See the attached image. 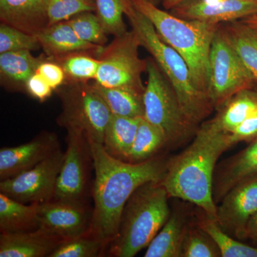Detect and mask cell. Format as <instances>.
<instances>
[{"instance_id": "2e32d148", "label": "cell", "mask_w": 257, "mask_h": 257, "mask_svg": "<svg viewBox=\"0 0 257 257\" xmlns=\"http://www.w3.org/2000/svg\"><path fill=\"white\" fill-rule=\"evenodd\" d=\"M62 241L40 228L1 233L0 257H49Z\"/></svg>"}, {"instance_id": "60d3db41", "label": "cell", "mask_w": 257, "mask_h": 257, "mask_svg": "<svg viewBox=\"0 0 257 257\" xmlns=\"http://www.w3.org/2000/svg\"><path fill=\"white\" fill-rule=\"evenodd\" d=\"M243 20V21H244L245 23L248 24V25H249L250 26H251V28L253 29V30H254L257 35V22L254 21V20H251V19L248 18L243 19V20Z\"/></svg>"}, {"instance_id": "6da1fadb", "label": "cell", "mask_w": 257, "mask_h": 257, "mask_svg": "<svg viewBox=\"0 0 257 257\" xmlns=\"http://www.w3.org/2000/svg\"><path fill=\"white\" fill-rule=\"evenodd\" d=\"M88 142L95 171L94 207L88 234L106 245L117 236L123 211L134 192L147 182L162 181L167 169L152 159L137 163L119 160L102 144Z\"/></svg>"}, {"instance_id": "ab89813d", "label": "cell", "mask_w": 257, "mask_h": 257, "mask_svg": "<svg viewBox=\"0 0 257 257\" xmlns=\"http://www.w3.org/2000/svg\"><path fill=\"white\" fill-rule=\"evenodd\" d=\"M186 0H162V5L167 10H172Z\"/></svg>"}, {"instance_id": "4316f807", "label": "cell", "mask_w": 257, "mask_h": 257, "mask_svg": "<svg viewBox=\"0 0 257 257\" xmlns=\"http://www.w3.org/2000/svg\"><path fill=\"white\" fill-rule=\"evenodd\" d=\"M166 143L167 140L162 132L143 117L126 162L137 163L150 160Z\"/></svg>"}, {"instance_id": "836d02e7", "label": "cell", "mask_w": 257, "mask_h": 257, "mask_svg": "<svg viewBox=\"0 0 257 257\" xmlns=\"http://www.w3.org/2000/svg\"><path fill=\"white\" fill-rule=\"evenodd\" d=\"M37 35H30L7 24L0 25V54L15 51L40 50Z\"/></svg>"}, {"instance_id": "9a60e30c", "label": "cell", "mask_w": 257, "mask_h": 257, "mask_svg": "<svg viewBox=\"0 0 257 257\" xmlns=\"http://www.w3.org/2000/svg\"><path fill=\"white\" fill-rule=\"evenodd\" d=\"M57 136L46 133L18 146L0 150V179L12 178L26 172L50 157L60 148Z\"/></svg>"}, {"instance_id": "4dcf8cb0", "label": "cell", "mask_w": 257, "mask_h": 257, "mask_svg": "<svg viewBox=\"0 0 257 257\" xmlns=\"http://www.w3.org/2000/svg\"><path fill=\"white\" fill-rule=\"evenodd\" d=\"M95 13L100 20L106 33L115 37L121 36L126 32L123 16L126 0H94Z\"/></svg>"}, {"instance_id": "52a82bcc", "label": "cell", "mask_w": 257, "mask_h": 257, "mask_svg": "<svg viewBox=\"0 0 257 257\" xmlns=\"http://www.w3.org/2000/svg\"><path fill=\"white\" fill-rule=\"evenodd\" d=\"M60 93L62 112L59 124L67 130L80 132L89 141L103 144L112 114L93 84L70 82Z\"/></svg>"}, {"instance_id": "f35d334b", "label": "cell", "mask_w": 257, "mask_h": 257, "mask_svg": "<svg viewBox=\"0 0 257 257\" xmlns=\"http://www.w3.org/2000/svg\"><path fill=\"white\" fill-rule=\"evenodd\" d=\"M245 239H248L257 247V211L248 220L245 229Z\"/></svg>"}, {"instance_id": "7c38bea8", "label": "cell", "mask_w": 257, "mask_h": 257, "mask_svg": "<svg viewBox=\"0 0 257 257\" xmlns=\"http://www.w3.org/2000/svg\"><path fill=\"white\" fill-rule=\"evenodd\" d=\"M92 212L84 202L48 201L38 204V228L66 241L87 234Z\"/></svg>"}, {"instance_id": "1f68e13d", "label": "cell", "mask_w": 257, "mask_h": 257, "mask_svg": "<svg viewBox=\"0 0 257 257\" xmlns=\"http://www.w3.org/2000/svg\"><path fill=\"white\" fill-rule=\"evenodd\" d=\"M104 246L100 240L87 233L62 241L49 257H96L99 256Z\"/></svg>"}, {"instance_id": "d590c367", "label": "cell", "mask_w": 257, "mask_h": 257, "mask_svg": "<svg viewBox=\"0 0 257 257\" xmlns=\"http://www.w3.org/2000/svg\"><path fill=\"white\" fill-rule=\"evenodd\" d=\"M257 138V110L229 133L231 146L240 142H251Z\"/></svg>"}, {"instance_id": "74e56055", "label": "cell", "mask_w": 257, "mask_h": 257, "mask_svg": "<svg viewBox=\"0 0 257 257\" xmlns=\"http://www.w3.org/2000/svg\"><path fill=\"white\" fill-rule=\"evenodd\" d=\"M25 88L32 97L41 101L48 99L54 90L47 81L37 72L29 78Z\"/></svg>"}, {"instance_id": "f1b7e54d", "label": "cell", "mask_w": 257, "mask_h": 257, "mask_svg": "<svg viewBox=\"0 0 257 257\" xmlns=\"http://www.w3.org/2000/svg\"><path fill=\"white\" fill-rule=\"evenodd\" d=\"M204 230L216 243L222 257H257V247L240 242L230 236L216 221L209 219L202 221Z\"/></svg>"}, {"instance_id": "5bb4252c", "label": "cell", "mask_w": 257, "mask_h": 257, "mask_svg": "<svg viewBox=\"0 0 257 257\" xmlns=\"http://www.w3.org/2000/svg\"><path fill=\"white\" fill-rule=\"evenodd\" d=\"M171 10L179 18L219 25L257 16V0H186Z\"/></svg>"}, {"instance_id": "44dd1931", "label": "cell", "mask_w": 257, "mask_h": 257, "mask_svg": "<svg viewBox=\"0 0 257 257\" xmlns=\"http://www.w3.org/2000/svg\"><path fill=\"white\" fill-rule=\"evenodd\" d=\"M38 204L20 202L0 192L1 233L20 232L37 229Z\"/></svg>"}, {"instance_id": "603a6c76", "label": "cell", "mask_w": 257, "mask_h": 257, "mask_svg": "<svg viewBox=\"0 0 257 257\" xmlns=\"http://www.w3.org/2000/svg\"><path fill=\"white\" fill-rule=\"evenodd\" d=\"M230 45L234 48L257 82V35L248 24L232 22L221 29Z\"/></svg>"}, {"instance_id": "cb8c5ba5", "label": "cell", "mask_w": 257, "mask_h": 257, "mask_svg": "<svg viewBox=\"0 0 257 257\" xmlns=\"http://www.w3.org/2000/svg\"><path fill=\"white\" fill-rule=\"evenodd\" d=\"M43 57H35L31 51L21 50L0 54V74L3 80L25 87L27 81L36 73Z\"/></svg>"}, {"instance_id": "5b68a950", "label": "cell", "mask_w": 257, "mask_h": 257, "mask_svg": "<svg viewBox=\"0 0 257 257\" xmlns=\"http://www.w3.org/2000/svg\"><path fill=\"white\" fill-rule=\"evenodd\" d=\"M169 197L162 181L147 182L134 192L123 211L119 233L111 242V255L133 257L148 246L170 218Z\"/></svg>"}, {"instance_id": "9c48e42d", "label": "cell", "mask_w": 257, "mask_h": 257, "mask_svg": "<svg viewBox=\"0 0 257 257\" xmlns=\"http://www.w3.org/2000/svg\"><path fill=\"white\" fill-rule=\"evenodd\" d=\"M140 45L133 30L115 37L114 41L98 56L101 61L95 79L104 87H131L145 91L142 76L147 72V60L139 55Z\"/></svg>"}, {"instance_id": "30bf717a", "label": "cell", "mask_w": 257, "mask_h": 257, "mask_svg": "<svg viewBox=\"0 0 257 257\" xmlns=\"http://www.w3.org/2000/svg\"><path fill=\"white\" fill-rule=\"evenodd\" d=\"M64 153L57 149L50 157L20 175L0 182V192L25 204L52 200Z\"/></svg>"}, {"instance_id": "ba28073f", "label": "cell", "mask_w": 257, "mask_h": 257, "mask_svg": "<svg viewBox=\"0 0 257 257\" xmlns=\"http://www.w3.org/2000/svg\"><path fill=\"white\" fill-rule=\"evenodd\" d=\"M256 82L230 45L222 30L218 28L211 45L209 59L207 96L212 106L226 104L241 91L252 89Z\"/></svg>"}, {"instance_id": "b9f144b4", "label": "cell", "mask_w": 257, "mask_h": 257, "mask_svg": "<svg viewBox=\"0 0 257 257\" xmlns=\"http://www.w3.org/2000/svg\"><path fill=\"white\" fill-rule=\"evenodd\" d=\"M251 90H252L253 93H254L255 96H256L257 98V82H255V84H253Z\"/></svg>"}, {"instance_id": "ffe728a7", "label": "cell", "mask_w": 257, "mask_h": 257, "mask_svg": "<svg viewBox=\"0 0 257 257\" xmlns=\"http://www.w3.org/2000/svg\"><path fill=\"white\" fill-rule=\"evenodd\" d=\"M143 118L111 115L103 140L106 151L111 156L126 161Z\"/></svg>"}, {"instance_id": "ac0fdd59", "label": "cell", "mask_w": 257, "mask_h": 257, "mask_svg": "<svg viewBox=\"0 0 257 257\" xmlns=\"http://www.w3.org/2000/svg\"><path fill=\"white\" fill-rule=\"evenodd\" d=\"M2 23L37 35L49 26L46 0H0Z\"/></svg>"}, {"instance_id": "4fadbf2b", "label": "cell", "mask_w": 257, "mask_h": 257, "mask_svg": "<svg viewBox=\"0 0 257 257\" xmlns=\"http://www.w3.org/2000/svg\"><path fill=\"white\" fill-rule=\"evenodd\" d=\"M257 211V176L233 187L217 207V223L221 229L245 239L248 220Z\"/></svg>"}, {"instance_id": "484cf974", "label": "cell", "mask_w": 257, "mask_h": 257, "mask_svg": "<svg viewBox=\"0 0 257 257\" xmlns=\"http://www.w3.org/2000/svg\"><path fill=\"white\" fill-rule=\"evenodd\" d=\"M257 110V98L251 89L241 91L226 101L216 116L221 127L230 133Z\"/></svg>"}, {"instance_id": "3957f363", "label": "cell", "mask_w": 257, "mask_h": 257, "mask_svg": "<svg viewBox=\"0 0 257 257\" xmlns=\"http://www.w3.org/2000/svg\"><path fill=\"white\" fill-rule=\"evenodd\" d=\"M132 2L151 22L159 36L182 56L188 66L193 84L207 96L211 47L219 25L179 18L148 0Z\"/></svg>"}, {"instance_id": "f546056e", "label": "cell", "mask_w": 257, "mask_h": 257, "mask_svg": "<svg viewBox=\"0 0 257 257\" xmlns=\"http://www.w3.org/2000/svg\"><path fill=\"white\" fill-rule=\"evenodd\" d=\"M74 32L83 41L104 46L107 42V33L94 12H84L67 20Z\"/></svg>"}, {"instance_id": "8d00e7d4", "label": "cell", "mask_w": 257, "mask_h": 257, "mask_svg": "<svg viewBox=\"0 0 257 257\" xmlns=\"http://www.w3.org/2000/svg\"><path fill=\"white\" fill-rule=\"evenodd\" d=\"M36 72L40 74L53 89L60 87L66 79L62 67L52 60L42 61Z\"/></svg>"}, {"instance_id": "e575fe53", "label": "cell", "mask_w": 257, "mask_h": 257, "mask_svg": "<svg viewBox=\"0 0 257 257\" xmlns=\"http://www.w3.org/2000/svg\"><path fill=\"white\" fill-rule=\"evenodd\" d=\"M180 256L217 257L221 256V253L216 243L204 230H193L185 231Z\"/></svg>"}, {"instance_id": "ee69618b", "label": "cell", "mask_w": 257, "mask_h": 257, "mask_svg": "<svg viewBox=\"0 0 257 257\" xmlns=\"http://www.w3.org/2000/svg\"><path fill=\"white\" fill-rule=\"evenodd\" d=\"M250 18H251V19H252V20H255V21H256V22H257V16H252V17H250Z\"/></svg>"}, {"instance_id": "7a4b0ae2", "label": "cell", "mask_w": 257, "mask_h": 257, "mask_svg": "<svg viewBox=\"0 0 257 257\" xmlns=\"http://www.w3.org/2000/svg\"><path fill=\"white\" fill-rule=\"evenodd\" d=\"M231 147L229 133L216 117L204 123L192 143L171 162L162 182L169 196L200 207L217 222L214 199V173L216 162Z\"/></svg>"}, {"instance_id": "d4e9b609", "label": "cell", "mask_w": 257, "mask_h": 257, "mask_svg": "<svg viewBox=\"0 0 257 257\" xmlns=\"http://www.w3.org/2000/svg\"><path fill=\"white\" fill-rule=\"evenodd\" d=\"M184 234L183 220L180 216L173 214L148 245L145 256H180Z\"/></svg>"}, {"instance_id": "8fae6325", "label": "cell", "mask_w": 257, "mask_h": 257, "mask_svg": "<svg viewBox=\"0 0 257 257\" xmlns=\"http://www.w3.org/2000/svg\"><path fill=\"white\" fill-rule=\"evenodd\" d=\"M67 145L53 199L83 202L87 186L88 163L92 157L89 142L80 132L69 130Z\"/></svg>"}, {"instance_id": "e0dca14e", "label": "cell", "mask_w": 257, "mask_h": 257, "mask_svg": "<svg viewBox=\"0 0 257 257\" xmlns=\"http://www.w3.org/2000/svg\"><path fill=\"white\" fill-rule=\"evenodd\" d=\"M48 59H55L76 52H87L98 57L104 46L93 45L79 39L68 21L49 25L37 35Z\"/></svg>"}, {"instance_id": "7bdbcfd3", "label": "cell", "mask_w": 257, "mask_h": 257, "mask_svg": "<svg viewBox=\"0 0 257 257\" xmlns=\"http://www.w3.org/2000/svg\"><path fill=\"white\" fill-rule=\"evenodd\" d=\"M148 1L151 2L152 3L156 5L160 4L161 2L162 3V0H148Z\"/></svg>"}, {"instance_id": "277c9868", "label": "cell", "mask_w": 257, "mask_h": 257, "mask_svg": "<svg viewBox=\"0 0 257 257\" xmlns=\"http://www.w3.org/2000/svg\"><path fill=\"white\" fill-rule=\"evenodd\" d=\"M124 15L141 47L151 54L170 82L189 121L194 125L202 121L213 106L208 96L193 84L185 60L159 36L151 22L134 6L132 0L125 2Z\"/></svg>"}, {"instance_id": "83f0119b", "label": "cell", "mask_w": 257, "mask_h": 257, "mask_svg": "<svg viewBox=\"0 0 257 257\" xmlns=\"http://www.w3.org/2000/svg\"><path fill=\"white\" fill-rule=\"evenodd\" d=\"M52 60L60 64L70 82L94 80L101 63L97 57L87 52L69 54Z\"/></svg>"}, {"instance_id": "7402d4cb", "label": "cell", "mask_w": 257, "mask_h": 257, "mask_svg": "<svg viewBox=\"0 0 257 257\" xmlns=\"http://www.w3.org/2000/svg\"><path fill=\"white\" fill-rule=\"evenodd\" d=\"M92 84L111 114L127 117H145V91L131 87H104L95 82Z\"/></svg>"}, {"instance_id": "d6986e66", "label": "cell", "mask_w": 257, "mask_h": 257, "mask_svg": "<svg viewBox=\"0 0 257 257\" xmlns=\"http://www.w3.org/2000/svg\"><path fill=\"white\" fill-rule=\"evenodd\" d=\"M257 176V138L224 165L214 184V197L223 198L233 187Z\"/></svg>"}, {"instance_id": "8992f818", "label": "cell", "mask_w": 257, "mask_h": 257, "mask_svg": "<svg viewBox=\"0 0 257 257\" xmlns=\"http://www.w3.org/2000/svg\"><path fill=\"white\" fill-rule=\"evenodd\" d=\"M147 72L145 119L162 132L167 143L182 141L189 136L194 124L184 114L173 87L155 60H147Z\"/></svg>"}, {"instance_id": "d6a6232c", "label": "cell", "mask_w": 257, "mask_h": 257, "mask_svg": "<svg viewBox=\"0 0 257 257\" xmlns=\"http://www.w3.org/2000/svg\"><path fill=\"white\" fill-rule=\"evenodd\" d=\"M49 25L67 21L84 12H95L94 0H46Z\"/></svg>"}]
</instances>
